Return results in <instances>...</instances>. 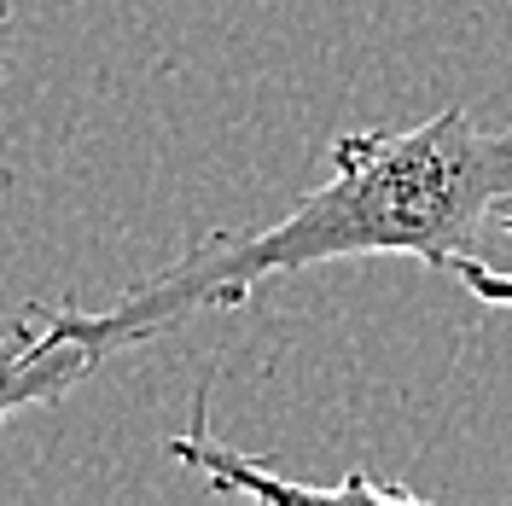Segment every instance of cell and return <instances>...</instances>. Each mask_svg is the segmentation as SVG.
<instances>
[{
	"label": "cell",
	"instance_id": "cell-6",
	"mask_svg": "<svg viewBox=\"0 0 512 506\" xmlns=\"http://www.w3.org/2000/svg\"><path fill=\"white\" fill-rule=\"evenodd\" d=\"M501 233H507V239H512V210H507V216H501Z\"/></svg>",
	"mask_w": 512,
	"mask_h": 506
},
{
	"label": "cell",
	"instance_id": "cell-3",
	"mask_svg": "<svg viewBox=\"0 0 512 506\" xmlns=\"http://www.w3.org/2000/svg\"><path fill=\"white\" fill-rule=\"evenodd\" d=\"M99 367L82 338H70L53 309H24L12 332H0V425L24 408H53Z\"/></svg>",
	"mask_w": 512,
	"mask_h": 506
},
{
	"label": "cell",
	"instance_id": "cell-5",
	"mask_svg": "<svg viewBox=\"0 0 512 506\" xmlns=\"http://www.w3.org/2000/svg\"><path fill=\"white\" fill-rule=\"evenodd\" d=\"M6 30H12V0H0V70H6Z\"/></svg>",
	"mask_w": 512,
	"mask_h": 506
},
{
	"label": "cell",
	"instance_id": "cell-4",
	"mask_svg": "<svg viewBox=\"0 0 512 506\" xmlns=\"http://www.w3.org/2000/svg\"><path fill=\"white\" fill-rule=\"evenodd\" d=\"M454 280L466 285L478 303H489V309H512V274H495L483 256H466V262L454 268Z\"/></svg>",
	"mask_w": 512,
	"mask_h": 506
},
{
	"label": "cell",
	"instance_id": "cell-2",
	"mask_svg": "<svg viewBox=\"0 0 512 506\" xmlns=\"http://www.w3.org/2000/svg\"><path fill=\"white\" fill-rule=\"evenodd\" d=\"M163 454L181 466V472H198L216 495H262V501H419L414 489L402 483H379V477H344V483H309V477H286L274 472L268 460L256 454H239L210 437V419H204V396L192 408V431L169 437Z\"/></svg>",
	"mask_w": 512,
	"mask_h": 506
},
{
	"label": "cell",
	"instance_id": "cell-1",
	"mask_svg": "<svg viewBox=\"0 0 512 506\" xmlns=\"http://www.w3.org/2000/svg\"><path fill=\"white\" fill-rule=\"evenodd\" d=\"M512 210V134L448 105L419 128H355L332 140V175L268 227L198 233L163 274L123 291L111 309H53L99 361L158 338L198 309H245L274 274H303L350 256H414L454 274L478 256L483 227Z\"/></svg>",
	"mask_w": 512,
	"mask_h": 506
}]
</instances>
